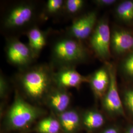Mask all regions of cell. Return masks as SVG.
<instances>
[{
    "mask_svg": "<svg viewBox=\"0 0 133 133\" xmlns=\"http://www.w3.org/2000/svg\"><path fill=\"white\" fill-rule=\"evenodd\" d=\"M53 73L46 65L36 66L21 72L19 82L29 97L38 100L48 93L54 83Z\"/></svg>",
    "mask_w": 133,
    "mask_h": 133,
    "instance_id": "1",
    "label": "cell"
},
{
    "mask_svg": "<svg viewBox=\"0 0 133 133\" xmlns=\"http://www.w3.org/2000/svg\"><path fill=\"white\" fill-rule=\"evenodd\" d=\"M88 52L83 45L75 38H63L58 41L52 48V56L55 62L63 65L71 66L85 61Z\"/></svg>",
    "mask_w": 133,
    "mask_h": 133,
    "instance_id": "2",
    "label": "cell"
},
{
    "mask_svg": "<svg viewBox=\"0 0 133 133\" xmlns=\"http://www.w3.org/2000/svg\"><path fill=\"white\" fill-rule=\"evenodd\" d=\"M39 113L38 108L29 104L17 95L9 111L8 121L12 127L23 128L36 119Z\"/></svg>",
    "mask_w": 133,
    "mask_h": 133,
    "instance_id": "3",
    "label": "cell"
},
{
    "mask_svg": "<svg viewBox=\"0 0 133 133\" xmlns=\"http://www.w3.org/2000/svg\"><path fill=\"white\" fill-rule=\"evenodd\" d=\"M110 40L111 33L108 20L100 19L91 35L90 42L95 54L102 60H107L110 57Z\"/></svg>",
    "mask_w": 133,
    "mask_h": 133,
    "instance_id": "4",
    "label": "cell"
},
{
    "mask_svg": "<svg viewBox=\"0 0 133 133\" xmlns=\"http://www.w3.org/2000/svg\"><path fill=\"white\" fill-rule=\"evenodd\" d=\"M108 64L110 82L108 89L103 98V105L110 114L124 115L123 107L118 91L114 66Z\"/></svg>",
    "mask_w": 133,
    "mask_h": 133,
    "instance_id": "5",
    "label": "cell"
},
{
    "mask_svg": "<svg viewBox=\"0 0 133 133\" xmlns=\"http://www.w3.org/2000/svg\"><path fill=\"white\" fill-rule=\"evenodd\" d=\"M6 55L11 64L20 67L28 65L36 58L28 45L17 39L9 41L6 48Z\"/></svg>",
    "mask_w": 133,
    "mask_h": 133,
    "instance_id": "6",
    "label": "cell"
},
{
    "mask_svg": "<svg viewBox=\"0 0 133 133\" xmlns=\"http://www.w3.org/2000/svg\"><path fill=\"white\" fill-rule=\"evenodd\" d=\"M97 15L95 11H90L75 19L69 29L73 38L79 41L90 37L97 24Z\"/></svg>",
    "mask_w": 133,
    "mask_h": 133,
    "instance_id": "7",
    "label": "cell"
},
{
    "mask_svg": "<svg viewBox=\"0 0 133 133\" xmlns=\"http://www.w3.org/2000/svg\"><path fill=\"white\" fill-rule=\"evenodd\" d=\"M53 81L59 88H78L82 83L89 82V76L81 75L71 66H62L58 71L53 73Z\"/></svg>",
    "mask_w": 133,
    "mask_h": 133,
    "instance_id": "8",
    "label": "cell"
},
{
    "mask_svg": "<svg viewBox=\"0 0 133 133\" xmlns=\"http://www.w3.org/2000/svg\"><path fill=\"white\" fill-rule=\"evenodd\" d=\"M34 14L33 5L20 4L12 8L8 13L4 21L8 28H17L26 25L32 19Z\"/></svg>",
    "mask_w": 133,
    "mask_h": 133,
    "instance_id": "9",
    "label": "cell"
},
{
    "mask_svg": "<svg viewBox=\"0 0 133 133\" xmlns=\"http://www.w3.org/2000/svg\"><path fill=\"white\" fill-rule=\"evenodd\" d=\"M110 48L117 55L132 51L133 35L124 29H114L111 33Z\"/></svg>",
    "mask_w": 133,
    "mask_h": 133,
    "instance_id": "10",
    "label": "cell"
},
{
    "mask_svg": "<svg viewBox=\"0 0 133 133\" xmlns=\"http://www.w3.org/2000/svg\"><path fill=\"white\" fill-rule=\"evenodd\" d=\"M89 82L95 96L103 98L108 89L110 82L108 64L96 70L89 76Z\"/></svg>",
    "mask_w": 133,
    "mask_h": 133,
    "instance_id": "11",
    "label": "cell"
},
{
    "mask_svg": "<svg viewBox=\"0 0 133 133\" xmlns=\"http://www.w3.org/2000/svg\"><path fill=\"white\" fill-rule=\"evenodd\" d=\"M48 105L52 109L61 114L68 108L71 102V97L64 89L58 87L48 95Z\"/></svg>",
    "mask_w": 133,
    "mask_h": 133,
    "instance_id": "12",
    "label": "cell"
},
{
    "mask_svg": "<svg viewBox=\"0 0 133 133\" xmlns=\"http://www.w3.org/2000/svg\"><path fill=\"white\" fill-rule=\"evenodd\" d=\"M27 37L29 46L37 57L46 44L45 34L38 27H33L29 31Z\"/></svg>",
    "mask_w": 133,
    "mask_h": 133,
    "instance_id": "13",
    "label": "cell"
},
{
    "mask_svg": "<svg viewBox=\"0 0 133 133\" xmlns=\"http://www.w3.org/2000/svg\"><path fill=\"white\" fill-rule=\"evenodd\" d=\"M60 123L66 132L74 131L79 123V116L78 113L73 110H66L60 114Z\"/></svg>",
    "mask_w": 133,
    "mask_h": 133,
    "instance_id": "14",
    "label": "cell"
},
{
    "mask_svg": "<svg viewBox=\"0 0 133 133\" xmlns=\"http://www.w3.org/2000/svg\"><path fill=\"white\" fill-rule=\"evenodd\" d=\"M115 14L120 21L125 23L133 22V0L124 1L115 9Z\"/></svg>",
    "mask_w": 133,
    "mask_h": 133,
    "instance_id": "15",
    "label": "cell"
},
{
    "mask_svg": "<svg viewBox=\"0 0 133 133\" xmlns=\"http://www.w3.org/2000/svg\"><path fill=\"white\" fill-rule=\"evenodd\" d=\"M105 123L104 116L96 110H89L86 112L83 118V123L89 129H96L102 127Z\"/></svg>",
    "mask_w": 133,
    "mask_h": 133,
    "instance_id": "16",
    "label": "cell"
},
{
    "mask_svg": "<svg viewBox=\"0 0 133 133\" xmlns=\"http://www.w3.org/2000/svg\"><path fill=\"white\" fill-rule=\"evenodd\" d=\"M61 124L56 119L49 117L43 119L38 125V131L40 133H58Z\"/></svg>",
    "mask_w": 133,
    "mask_h": 133,
    "instance_id": "17",
    "label": "cell"
},
{
    "mask_svg": "<svg viewBox=\"0 0 133 133\" xmlns=\"http://www.w3.org/2000/svg\"><path fill=\"white\" fill-rule=\"evenodd\" d=\"M121 69L125 76L133 80V51L130 52L123 61Z\"/></svg>",
    "mask_w": 133,
    "mask_h": 133,
    "instance_id": "18",
    "label": "cell"
},
{
    "mask_svg": "<svg viewBox=\"0 0 133 133\" xmlns=\"http://www.w3.org/2000/svg\"><path fill=\"white\" fill-rule=\"evenodd\" d=\"M84 3L83 0H66L64 5L68 13L74 14L78 12L83 8Z\"/></svg>",
    "mask_w": 133,
    "mask_h": 133,
    "instance_id": "19",
    "label": "cell"
},
{
    "mask_svg": "<svg viewBox=\"0 0 133 133\" xmlns=\"http://www.w3.org/2000/svg\"><path fill=\"white\" fill-rule=\"evenodd\" d=\"M63 0H48L46 4V10L49 14H54L59 11L64 5Z\"/></svg>",
    "mask_w": 133,
    "mask_h": 133,
    "instance_id": "20",
    "label": "cell"
},
{
    "mask_svg": "<svg viewBox=\"0 0 133 133\" xmlns=\"http://www.w3.org/2000/svg\"><path fill=\"white\" fill-rule=\"evenodd\" d=\"M123 98L126 107L133 115V89H129L125 91L124 93Z\"/></svg>",
    "mask_w": 133,
    "mask_h": 133,
    "instance_id": "21",
    "label": "cell"
},
{
    "mask_svg": "<svg viewBox=\"0 0 133 133\" xmlns=\"http://www.w3.org/2000/svg\"><path fill=\"white\" fill-rule=\"evenodd\" d=\"M8 89V84L5 76L1 74L0 76V93L1 97H4Z\"/></svg>",
    "mask_w": 133,
    "mask_h": 133,
    "instance_id": "22",
    "label": "cell"
},
{
    "mask_svg": "<svg viewBox=\"0 0 133 133\" xmlns=\"http://www.w3.org/2000/svg\"><path fill=\"white\" fill-rule=\"evenodd\" d=\"M93 2L100 7H107L114 5L117 2L116 0H95Z\"/></svg>",
    "mask_w": 133,
    "mask_h": 133,
    "instance_id": "23",
    "label": "cell"
},
{
    "mask_svg": "<svg viewBox=\"0 0 133 133\" xmlns=\"http://www.w3.org/2000/svg\"><path fill=\"white\" fill-rule=\"evenodd\" d=\"M103 133H119L118 130L114 127H110L105 130Z\"/></svg>",
    "mask_w": 133,
    "mask_h": 133,
    "instance_id": "24",
    "label": "cell"
},
{
    "mask_svg": "<svg viewBox=\"0 0 133 133\" xmlns=\"http://www.w3.org/2000/svg\"><path fill=\"white\" fill-rule=\"evenodd\" d=\"M125 133H133V125L129 126L128 128L127 129Z\"/></svg>",
    "mask_w": 133,
    "mask_h": 133,
    "instance_id": "25",
    "label": "cell"
}]
</instances>
